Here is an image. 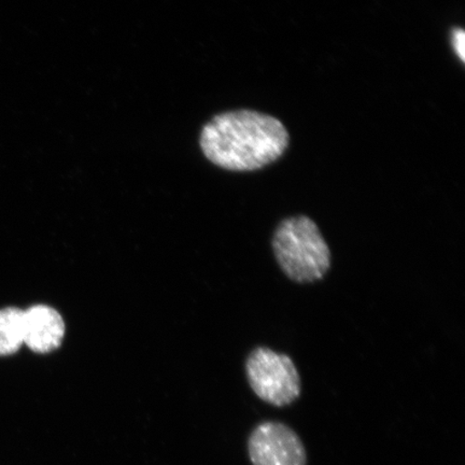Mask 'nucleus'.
<instances>
[{
    "label": "nucleus",
    "instance_id": "obj_1",
    "mask_svg": "<svg viewBox=\"0 0 465 465\" xmlns=\"http://www.w3.org/2000/svg\"><path fill=\"white\" fill-rule=\"evenodd\" d=\"M200 143L213 164L232 172H252L281 158L288 148L289 134L274 116L238 110L208 122Z\"/></svg>",
    "mask_w": 465,
    "mask_h": 465
},
{
    "label": "nucleus",
    "instance_id": "obj_2",
    "mask_svg": "<svg viewBox=\"0 0 465 465\" xmlns=\"http://www.w3.org/2000/svg\"><path fill=\"white\" fill-rule=\"evenodd\" d=\"M272 249L284 274L295 282L322 279L331 266V252L322 232L311 218L283 220L272 238Z\"/></svg>",
    "mask_w": 465,
    "mask_h": 465
},
{
    "label": "nucleus",
    "instance_id": "obj_3",
    "mask_svg": "<svg viewBox=\"0 0 465 465\" xmlns=\"http://www.w3.org/2000/svg\"><path fill=\"white\" fill-rule=\"evenodd\" d=\"M250 387L264 402L277 407L293 403L301 394V377L290 357L259 347L246 363Z\"/></svg>",
    "mask_w": 465,
    "mask_h": 465
},
{
    "label": "nucleus",
    "instance_id": "obj_4",
    "mask_svg": "<svg viewBox=\"0 0 465 465\" xmlns=\"http://www.w3.org/2000/svg\"><path fill=\"white\" fill-rule=\"evenodd\" d=\"M250 460L253 465H306L303 441L292 429L282 422L259 424L248 441Z\"/></svg>",
    "mask_w": 465,
    "mask_h": 465
},
{
    "label": "nucleus",
    "instance_id": "obj_5",
    "mask_svg": "<svg viewBox=\"0 0 465 465\" xmlns=\"http://www.w3.org/2000/svg\"><path fill=\"white\" fill-rule=\"evenodd\" d=\"M25 344L36 353L60 348L65 336V322L60 312L48 305H34L23 313Z\"/></svg>",
    "mask_w": 465,
    "mask_h": 465
},
{
    "label": "nucleus",
    "instance_id": "obj_6",
    "mask_svg": "<svg viewBox=\"0 0 465 465\" xmlns=\"http://www.w3.org/2000/svg\"><path fill=\"white\" fill-rule=\"evenodd\" d=\"M23 313L15 307L0 311V356H10L25 345Z\"/></svg>",
    "mask_w": 465,
    "mask_h": 465
},
{
    "label": "nucleus",
    "instance_id": "obj_7",
    "mask_svg": "<svg viewBox=\"0 0 465 465\" xmlns=\"http://www.w3.org/2000/svg\"><path fill=\"white\" fill-rule=\"evenodd\" d=\"M453 46H455V50L459 56H460L461 61L464 62V54H465V34L462 28H457L453 31Z\"/></svg>",
    "mask_w": 465,
    "mask_h": 465
}]
</instances>
